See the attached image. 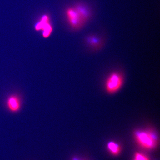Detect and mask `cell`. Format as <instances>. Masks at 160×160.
Wrapping results in <instances>:
<instances>
[{
    "label": "cell",
    "mask_w": 160,
    "mask_h": 160,
    "mask_svg": "<svg viewBox=\"0 0 160 160\" xmlns=\"http://www.w3.org/2000/svg\"><path fill=\"white\" fill-rule=\"evenodd\" d=\"M35 29L37 31H42V36L44 38H48L53 30L49 16L47 14L42 16L39 21L36 24Z\"/></svg>",
    "instance_id": "277c9868"
},
{
    "label": "cell",
    "mask_w": 160,
    "mask_h": 160,
    "mask_svg": "<svg viewBox=\"0 0 160 160\" xmlns=\"http://www.w3.org/2000/svg\"><path fill=\"white\" fill-rule=\"evenodd\" d=\"M88 42L89 44L93 47H98L100 42L98 38L94 37H90L88 38Z\"/></svg>",
    "instance_id": "ba28073f"
},
{
    "label": "cell",
    "mask_w": 160,
    "mask_h": 160,
    "mask_svg": "<svg viewBox=\"0 0 160 160\" xmlns=\"http://www.w3.org/2000/svg\"><path fill=\"white\" fill-rule=\"evenodd\" d=\"M123 83V78L121 73L113 72L108 77L105 83V88L108 93L113 94L121 88Z\"/></svg>",
    "instance_id": "7a4b0ae2"
},
{
    "label": "cell",
    "mask_w": 160,
    "mask_h": 160,
    "mask_svg": "<svg viewBox=\"0 0 160 160\" xmlns=\"http://www.w3.org/2000/svg\"><path fill=\"white\" fill-rule=\"evenodd\" d=\"M108 148L110 152L114 155L119 154L121 151L120 146L118 143L114 142H109L108 144Z\"/></svg>",
    "instance_id": "52a82bcc"
},
{
    "label": "cell",
    "mask_w": 160,
    "mask_h": 160,
    "mask_svg": "<svg viewBox=\"0 0 160 160\" xmlns=\"http://www.w3.org/2000/svg\"><path fill=\"white\" fill-rule=\"evenodd\" d=\"M133 160H149L148 158L143 154L137 152L135 154Z\"/></svg>",
    "instance_id": "9c48e42d"
},
{
    "label": "cell",
    "mask_w": 160,
    "mask_h": 160,
    "mask_svg": "<svg viewBox=\"0 0 160 160\" xmlns=\"http://www.w3.org/2000/svg\"><path fill=\"white\" fill-rule=\"evenodd\" d=\"M76 11L83 19L85 23L86 22L91 16L89 8L87 6L82 3H78L74 6Z\"/></svg>",
    "instance_id": "8992f818"
},
{
    "label": "cell",
    "mask_w": 160,
    "mask_h": 160,
    "mask_svg": "<svg viewBox=\"0 0 160 160\" xmlns=\"http://www.w3.org/2000/svg\"><path fill=\"white\" fill-rule=\"evenodd\" d=\"M135 136L137 143L143 148L151 149L157 145V137L151 131H137Z\"/></svg>",
    "instance_id": "6da1fadb"
},
{
    "label": "cell",
    "mask_w": 160,
    "mask_h": 160,
    "mask_svg": "<svg viewBox=\"0 0 160 160\" xmlns=\"http://www.w3.org/2000/svg\"><path fill=\"white\" fill-rule=\"evenodd\" d=\"M7 106L11 112H19L21 107V101L19 96L15 94L9 96L7 99Z\"/></svg>",
    "instance_id": "5b68a950"
},
{
    "label": "cell",
    "mask_w": 160,
    "mask_h": 160,
    "mask_svg": "<svg viewBox=\"0 0 160 160\" xmlns=\"http://www.w3.org/2000/svg\"><path fill=\"white\" fill-rule=\"evenodd\" d=\"M65 15L68 23L72 29L78 30L85 23L74 7L68 8L66 9Z\"/></svg>",
    "instance_id": "3957f363"
}]
</instances>
